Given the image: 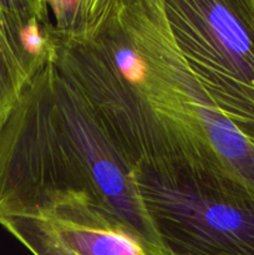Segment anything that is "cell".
I'll return each instance as SVG.
<instances>
[{
  "label": "cell",
  "mask_w": 254,
  "mask_h": 255,
  "mask_svg": "<svg viewBox=\"0 0 254 255\" xmlns=\"http://www.w3.org/2000/svg\"><path fill=\"white\" fill-rule=\"evenodd\" d=\"M117 0H47L60 46L94 39L116 6Z\"/></svg>",
  "instance_id": "cell-6"
},
{
  "label": "cell",
  "mask_w": 254,
  "mask_h": 255,
  "mask_svg": "<svg viewBox=\"0 0 254 255\" xmlns=\"http://www.w3.org/2000/svg\"><path fill=\"white\" fill-rule=\"evenodd\" d=\"M136 182L166 255H254V196L238 183L187 167Z\"/></svg>",
  "instance_id": "cell-3"
},
{
  "label": "cell",
  "mask_w": 254,
  "mask_h": 255,
  "mask_svg": "<svg viewBox=\"0 0 254 255\" xmlns=\"http://www.w3.org/2000/svg\"><path fill=\"white\" fill-rule=\"evenodd\" d=\"M90 204L166 255L127 163L81 92L55 64L22 92L0 128V221Z\"/></svg>",
  "instance_id": "cell-2"
},
{
  "label": "cell",
  "mask_w": 254,
  "mask_h": 255,
  "mask_svg": "<svg viewBox=\"0 0 254 255\" xmlns=\"http://www.w3.org/2000/svg\"><path fill=\"white\" fill-rule=\"evenodd\" d=\"M54 64L134 171L187 167L254 196V143L189 69L163 0H117L94 39L60 46Z\"/></svg>",
  "instance_id": "cell-1"
},
{
  "label": "cell",
  "mask_w": 254,
  "mask_h": 255,
  "mask_svg": "<svg viewBox=\"0 0 254 255\" xmlns=\"http://www.w3.org/2000/svg\"><path fill=\"white\" fill-rule=\"evenodd\" d=\"M31 81L12 46L0 15V128Z\"/></svg>",
  "instance_id": "cell-7"
},
{
  "label": "cell",
  "mask_w": 254,
  "mask_h": 255,
  "mask_svg": "<svg viewBox=\"0 0 254 255\" xmlns=\"http://www.w3.org/2000/svg\"><path fill=\"white\" fill-rule=\"evenodd\" d=\"M11 234L32 255H71L51 234L41 219L31 217L15 218L7 224Z\"/></svg>",
  "instance_id": "cell-8"
},
{
  "label": "cell",
  "mask_w": 254,
  "mask_h": 255,
  "mask_svg": "<svg viewBox=\"0 0 254 255\" xmlns=\"http://www.w3.org/2000/svg\"><path fill=\"white\" fill-rule=\"evenodd\" d=\"M0 15L22 66L34 79L57 56L47 0H0Z\"/></svg>",
  "instance_id": "cell-5"
},
{
  "label": "cell",
  "mask_w": 254,
  "mask_h": 255,
  "mask_svg": "<svg viewBox=\"0 0 254 255\" xmlns=\"http://www.w3.org/2000/svg\"><path fill=\"white\" fill-rule=\"evenodd\" d=\"M174 40L219 111L254 143V0H163Z\"/></svg>",
  "instance_id": "cell-4"
}]
</instances>
